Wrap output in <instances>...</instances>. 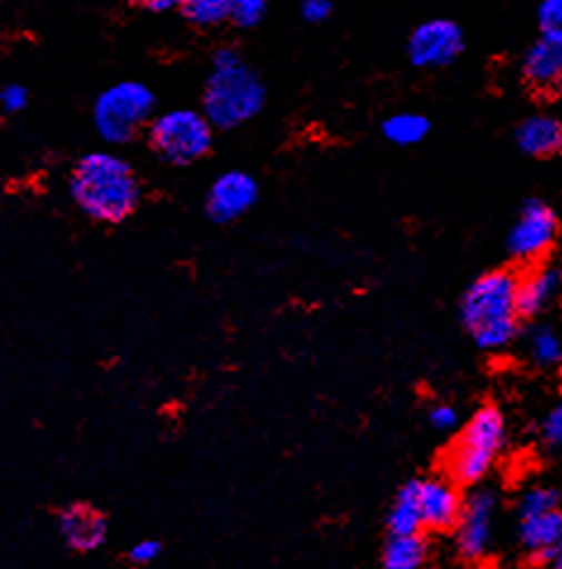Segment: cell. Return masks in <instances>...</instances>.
Returning a JSON list of instances; mask_svg holds the SVG:
<instances>
[{
	"instance_id": "83f0119b",
	"label": "cell",
	"mask_w": 562,
	"mask_h": 569,
	"mask_svg": "<svg viewBox=\"0 0 562 569\" xmlns=\"http://www.w3.org/2000/svg\"><path fill=\"white\" fill-rule=\"evenodd\" d=\"M161 552H163L161 541H155V539H142V541H137V543L128 550V556H130V560H132L134 565H151V562H155V560L161 558Z\"/></svg>"
},
{
	"instance_id": "5bb4252c",
	"label": "cell",
	"mask_w": 562,
	"mask_h": 569,
	"mask_svg": "<svg viewBox=\"0 0 562 569\" xmlns=\"http://www.w3.org/2000/svg\"><path fill=\"white\" fill-rule=\"evenodd\" d=\"M520 74L524 84L539 93H555L562 89V43L539 37L522 53Z\"/></svg>"
},
{
	"instance_id": "ffe728a7",
	"label": "cell",
	"mask_w": 562,
	"mask_h": 569,
	"mask_svg": "<svg viewBox=\"0 0 562 569\" xmlns=\"http://www.w3.org/2000/svg\"><path fill=\"white\" fill-rule=\"evenodd\" d=\"M429 548L426 541L421 539V533L417 536H390L381 565L383 569H421L426 562Z\"/></svg>"
},
{
	"instance_id": "9c48e42d",
	"label": "cell",
	"mask_w": 562,
	"mask_h": 569,
	"mask_svg": "<svg viewBox=\"0 0 562 569\" xmlns=\"http://www.w3.org/2000/svg\"><path fill=\"white\" fill-rule=\"evenodd\" d=\"M501 500L493 488H474V493L464 500L458 519V550L464 558H486L495 541V525Z\"/></svg>"
},
{
	"instance_id": "cb8c5ba5",
	"label": "cell",
	"mask_w": 562,
	"mask_h": 569,
	"mask_svg": "<svg viewBox=\"0 0 562 569\" xmlns=\"http://www.w3.org/2000/svg\"><path fill=\"white\" fill-rule=\"evenodd\" d=\"M536 22L543 39L562 43V0H543L536 10Z\"/></svg>"
},
{
	"instance_id": "7c38bea8",
	"label": "cell",
	"mask_w": 562,
	"mask_h": 569,
	"mask_svg": "<svg viewBox=\"0 0 562 569\" xmlns=\"http://www.w3.org/2000/svg\"><path fill=\"white\" fill-rule=\"evenodd\" d=\"M562 292V271L553 263L529 266L518 280V311L520 319H539L549 311Z\"/></svg>"
},
{
	"instance_id": "d6986e66",
	"label": "cell",
	"mask_w": 562,
	"mask_h": 569,
	"mask_svg": "<svg viewBox=\"0 0 562 569\" xmlns=\"http://www.w3.org/2000/svg\"><path fill=\"white\" fill-rule=\"evenodd\" d=\"M381 132L390 144L417 147L429 137L431 120L424 113H417V110H402V113H395L383 120Z\"/></svg>"
},
{
	"instance_id": "4316f807",
	"label": "cell",
	"mask_w": 562,
	"mask_h": 569,
	"mask_svg": "<svg viewBox=\"0 0 562 569\" xmlns=\"http://www.w3.org/2000/svg\"><path fill=\"white\" fill-rule=\"evenodd\" d=\"M29 103V89L22 84H6L0 89V108L6 110V113H20Z\"/></svg>"
},
{
	"instance_id": "d6a6232c",
	"label": "cell",
	"mask_w": 562,
	"mask_h": 569,
	"mask_svg": "<svg viewBox=\"0 0 562 569\" xmlns=\"http://www.w3.org/2000/svg\"><path fill=\"white\" fill-rule=\"evenodd\" d=\"M510 569H524V567H510Z\"/></svg>"
},
{
	"instance_id": "3957f363",
	"label": "cell",
	"mask_w": 562,
	"mask_h": 569,
	"mask_svg": "<svg viewBox=\"0 0 562 569\" xmlns=\"http://www.w3.org/2000/svg\"><path fill=\"white\" fill-rule=\"evenodd\" d=\"M267 84L232 46H221L211 58V72L201 93V113L213 130H235L254 120L267 106Z\"/></svg>"
},
{
	"instance_id": "5b68a950",
	"label": "cell",
	"mask_w": 562,
	"mask_h": 569,
	"mask_svg": "<svg viewBox=\"0 0 562 569\" xmlns=\"http://www.w3.org/2000/svg\"><path fill=\"white\" fill-rule=\"evenodd\" d=\"M155 93L137 79H122L106 87L91 108L97 134L111 147H124L142 134L155 118Z\"/></svg>"
},
{
	"instance_id": "8fae6325",
	"label": "cell",
	"mask_w": 562,
	"mask_h": 569,
	"mask_svg": "<svg viewBox=\"0 0 562 569\" xmlns=\"http://www.w3.org/2000/svg\"><path fill=\"white\" fill-rule=\"evenodd\" d=\"M58 533L77 552L99 550L108 539V517L91 502H72L58 512Z\"/></svg>"
},
{
	"instance_id": "d4e9b609",
	"label": "cell",
	"mask_w": 562,
	"mask_h": 569,
	"mask_svg": "<svg viewBox=\"0 0 562 569\" xmlns=\"http://www.w3.org/2000/svg\"><path fill=\"white\" fill-rule=\"evenodd\" d=\"M541 442L545 448H562V398L541 421Z\"/></svg>"
},
{
	"instance_id": "30bf717a",
	"label": "cell",
	"mask_w": 562,
	"mask_h": 569,
	"mask_svg": "<svg viewBox=\"0 0 562 569\" xmlns=\"http://www.w3.org/2000/svg\"><path fill=\"white\" fill-rule=\"evenodd\" d=\"M259 182L247 170H225L207 192V216L218 226H228L254 209Z\"/></svg>"
},
{
	"instance_id": "52a82bcc",
	"label": "cell",
	"mask_w": 562,
	"mask_h": 569,
	"mask_svg": "<svg viewBox=\"0 0 562 569\" xmlns=\"http://www.w3.org/2000/svg\"><path fill=\"white\" fill-rule=\"evenodd\" d=\"M560 216L543 199H526L508 232V254L524 266H536L551 254L560 237Z\"/></svg>"
},
{
	"instance_id": "8992f818",
	"label": "cell",
	"mask_w": 562,
	"mask_h": 569,
	"mask_svg": "<svg viewBox=\"0 0 562 569\" xmlns=\"http://www.w3.org/2000/svg\"><path fill=\"white\" fill-rule=\"evenodd\" d=\"M213 124L197 108H173L155 113L147 128L151 151L163 163L187 168L204 158L213 147Z\"/></svg>"
},
{
	"instance_id": "f546056e",
	"label": "cell",
	"mask_w": 562,
	"mask_h": 569,
	"mask_svg": "<svg viewBox=\"0 0 562 569\" xmlns=\"http://www.w3.org/2000/svg\"><path fill=\"white\" fill-rule=\"evenodd\" d=\"M539 560L549 569H562V539L549 552H543Z\"/></svg>"
},
{
	"instance_id": "7a4b0ae2",
	"label": "cell",
	"mask_w": 562,
	"mask_h": 569,
	"mask_svg": "<svg viewBox=\"0 0 562 569\" xmlns=\"http://www.w3.org/2000/svg\"><path fill=\"white\" fill-rule=\"evenodd\" d=\"M520 276L508 268L483 273L470 282L460 299V321L481 352H503L520 340L518 311Z\"/></svg>"
},
{
	"instance_id": "7402d4cb",
	"label": "cell",
	"mask_w": 562,
	"mask_h": 569,
	"mask_svg": "<svg viewBox=\"0 0 562 569\" xmlns=\"http://www.w3.org/2000/svg\"><path fill=\"white\" fill-rule=\"evenodd\" d=\"M551 510H560V493L553 486H543V483L529 486L526 491L520 496V502H518L520 517L551 512Z\"/></svg>"
},
{
	"instance_id": "9a60e30c",
	"label": "cell",
	"mask_w": 562,
	"mask_h": 569,
	"mask_svg": "<svg viewBox=\"0 0 562 569\" xmlns=\"http://www.w3.org/2000/svg\"><path fill=\"white\" fill-rule=\"evenodd\" d=\"M514 144L532 158H553L562 153V120L551 113L524 118L514 130Z\"/></svg>"
},
{
	"instance_id": "44dd1931",
	"label": "cell",
	"mask_w": 562,
	"mask_h": 569,
	"mask_svg": "<svg viewBox=\"0 0 562 569\" xmlns=\"http://www.w3.org/2000/svg\"><path fill=\"white\" fill-rule=\"evenodd\" d=\"M232 0H182L178 12L197 29H213L230 22Z\"/></svg>"
},
{
	"instance_id": "ac0fdd59",
	"label": "cell",
	"mask_w": 562,
	"mask_h": 569,
	"mask_svg": "<svg viewBox=\"0 0 562 569\" xmlns=\"http://www.w3.org/2000/svg\"><path fill=\"white\" fill-rule=\"evenodd\" d=\"M388 531L390 536H417L424 525H421V512H419V479L404 483L393 505L388 510Z\"/></svg>"
},
{
	"instance_id": "277c9868",
	"label": "cell",
	"mask_w": 562,
	"mask_h": 569,
	"mask_svg": "<svg viewBox=\"0 0 562 569\" xmlns=\"http://www.w3.org/2000/svg\"><path fill=\"white\" fill-rule=\"evenodd\" d=\"M508 446V421L495 405H483L464 423L445 455V471L455 486H476L489 477Z\"/></svg>"
},
{
	"instance_id": "484cf974",
	"label": "cell",
	"mask_w": 562,
	"mask_h": 569,
	"mask_svg": "<svg viewBox=\"0 0 562 569\" xmlns=\"http://www.w3.org/2000/svg\"><path fill=\"white\" fill-rule=\"evenodd\" d=\"M429 423L433 426L435 431H452V429H455V426L460 423L458 407H452V405H448V402L433 405V407L429 409Z\"/></svg>"
},
{
	"instance_id": "f1b7e54d",
	"label": "cell",
	"mask_w": 562,
	"mask_h": 569,
	"mask_svg": "<svg viewBox=\"0 0 562 569\" xmlns=\"http://www.w3.org/2000/svg\"><path fill=\"white\" fill-rule=\"evenodd\" d=\"M300 14L302 20L309 24H321L328 22L333 14V3L331 0H304L300 6Z\"/></svg>"
},
{
	"instance_id": "4fadbf2b",
	"label": "cell",
	"mask_w": 562,
	"mask_h": 569,
	"mask_svg": "<svg viewBox=\"0 0 562 569\" xmlns=\"http://www.w3.org/2000/svg\"><path fill=\"white\" fill-rule=\"evenodd\" d=\"M460 488L450 479H424L419 481V512L424 529L448 531L458 527L462 512Z\"/></svg>"
},
{
	"instance_id": "1f68e13d",
	"label": "cell",
	"mask_w": 562,
	"mask_h": 569,
	"mask_svg": "<svg viewBox=\"0 0 562 569\" xmlns=\"http://www.w3.org/2000/svg\"><path fill=\"white\" fill-rule=\"evenodd\" d=\"M558 369H560V376H562V361H560V367H558Z\"/></svg>"
},
{
	"instance_id": "4dcf8cb0",
	"label": "cell",
	"mask_w": 562,
	"mask_h": 569,
	"mask_svg": "<svg viewBox=\"0 0 562 569\" xmlns=\"http://www.w3.org/2000/svg\"><path fill=\"white\" fill-rule=\"evenodd\" d=\"M180 3H173V0H147V3H142V8L147 12H168V10H175Z\"/></svg>"
},
{
	"instance_id": "2e32d148",
	"label": "cell",
	"mask_w": 562,
	"mask_h": 569,
	"mask_svg": "<svg viewBox=\"0 0 562 569\" xmlns=\"http://www.w3.org/2000/svg\"><path fill=\"white\" fill-rule=\"evenodd\" d=\"M522 352L534 369H558L562 361V336L551 323L536 321L520 333Z\"/></svg>"
},
{
	"instance_id": "e0dca14e",
	"label": "cell",
	"mask_w": 562,
	"mask_h": 569,
	"mask_svg": "<svg viewBox=\"0 0 562 569\" xmlns=\"http://www.w3.org/2000/svg\"><path fill=\"white\" fill-rule=\"evenodd\" d=\"M518 539L526 552L541 558L562 539V508L520 517Z\"/></svg>"
},
{
	"instance_id": "6da1fadb",
	"label": "cell",
	"mask_w": 562,
	"mask_h": 569,
	"mask_svg": "<svg viewBox=\"0 0 562 569\" xmlns=\"http://www.w3.org/2000/svg\"><path fill=\"white\" fill-rule=\"evenodd\" d=\"M68 187L77 209L106 226L128 220L142 201L134 166L113 151H89L77 158Z\"/></svg>"
},
{
	"instance_id": "ba28073f",
	"label": "cell",
	"mask_w": 562,
	"mask_h": 569,
	"mask_svg": "<svg viewBox=\"0 0 562 569\" xmlns=\"http://www.w3.org/2000/svg\"><path fill=\"white\" fill-rule=\"evenodd\" d=\"M464 51V31L450 18H431L417 24L408 39V58L414 68L439 70L455 62Z\"/></svg>"
},
{
	"instance_id": "603a6c76",
	"label": "cell",
	"mask_w": 562,
	"mask_h": 569,
	"mask_svg": "<svg viewBox=\"0 0 562 569\" xmlns=\"http://www.w3.org/2000/svg\"><path fill=\"white\" fill-rule=\"evenodd\" d=\"M269 3L263 0H232L230 3V22L238 29H254L267 20Z\"/></svg>"
}]
</instances>
